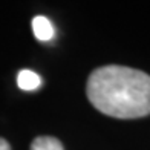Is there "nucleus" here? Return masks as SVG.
I'll use <instances>...</instances> for the list:
<instances>
[{
	"label": "nucleus",
	"instance_id": "nucleus-2",
	"mask_svg": "<svg viewBox=\"0 0 150 150\" xmlns=\"http://www.w3.org/2000/svg\"><path fill=\"white\" fill-rule=\"evenodd\" d=\"M32 31L40 42H49L55 35V29H54L52 23L43 16H37L32 20Z\"/></svg>",
	"mask_w": 150,
	"mask_h": 150
},
{
	"label": "nucleus",
	"instance_id": "nucleus-5",
	"mask_svg": "<svg viewBox=\"0 0 150 150\" xmlns=\"http://www.w3.org/2000/svg\"><path fill=\"white\" fill-rule=\"evenodd\" d=\"M0 150H11L9 142L6 139H3V138H0Z\"/></svg>",
	"mask_w": 150,
	"mask_h": 150
},
{
	"label": "nucleus",
	"instance_id": "nucleus-4",
	"mask_svg": "<svg viewBox=\"0 0 150 150\" xmlns=\"http://www.w3.org/2000/svg\"><path fill=\"white\" fill-rule=\"evenodd\" d=\"M31 150H64V147L54 136H37L31 144Z\"/></svg>",
	"mask_w": 150,
	"mask_h": 150
},
{
	"label": "nucleus",
	"instance_id": "nucleus-1",
	"mask_svg": "<svg viewBox=\"0 0 150 150\" xmlns=\"http://www.w3.org/2000/svg\"><path fill=\"white\" fill-rule=\"evenodd\" d=\"M86 93L91 104L107 117L133 120L150 113V75L138 69L101 66L89 75Z\"/></svg>",
	"mask_w": 150,
	"mask_h": 150
},
{
	"label": "nucleus",
	"instance_id": "nucleus-3",
	"mask_svg": "<svg viewBox=\"0 0 150 150\" xmlns=\"http://www.w3.org/2000/svg\"><path fill=\"white\" fill-rule=\"evenodd\" d=\"M42 78L40 75L35 74L34 71H29V69H23L20 71L18 75H17V84L22 91H35L42 86Z\"/></svg>",
	"mask_w": 150,
	"mask_h": 150
}]
</instances>
